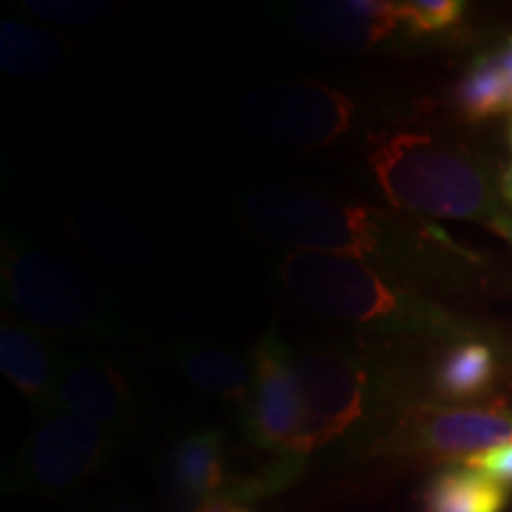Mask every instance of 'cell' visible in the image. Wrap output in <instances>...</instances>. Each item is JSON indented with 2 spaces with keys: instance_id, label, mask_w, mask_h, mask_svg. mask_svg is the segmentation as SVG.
<instances>
[{
  "instance_id": "obj_22",
  "label": "cell",
  "mask_w": 512,
  "mask_h": 512,
  "mask_svg": "<svg viewBox=\"0 0 512 512\" xmlns=\"http://www.w3.org/2000/svg\"><path fill=\"white\" fill-rule=\"evenodd\" d=\"M463 463L477 467V470L489 472L491 477L501 479L503 484H512V441L505 446L494 448V451H486L479 453V456L467 458Z\"/></svg>"
},
{
  "instance_id": "obj_15",
  "label": "cell",
  "mask_w": 512,
  "mask_h": 512,
  "mask_svg": "<svg viewBox=\"0 0 512 512\" xmlns=\"http://www.w3.org/2000/svg\"><path fill=\"white\" fill-rule=\"evenodd\" d=\"M178 373L197 392L245 406L254 384V361L211 344H181L174 349Z\"/></svg>"
},
{
  "instance_id": "obj_18",
  "label": "cell",
  "mask_w": 512,
  "mask_h": 512,
  "mask_svg": "<svg viewBox=\"0 0 512 512\" xmlns=\"http://www.w3.org/2000/svg\"><path fill=\"white\" fill-rule=\"evenodd\" d=\"M458 107L467 119L484 121L510 112V83L498 55H479L460 81Z\"/></svg>"
},
{
  "instance_id": "obj_16",
  "label": "cell",
  "mask_w": 512,
  "mask_h": 512,
  "mask_svg": "<svg viewBox=\"0 0 512 512\" xmlns=\"http://www.w3.org/2000/svg\"><path fill=\"white\" fill-rule=\"evenodd\" d=\"M508 494L501 479L456 463L441 470L425 491V512H503Z\"/></svg>"
},
{
  "instance_id": "obj_3",
  "label": "cell",
  "mask_w": 512,
  "mask_h": 512,
  "mask_svg": "<svg viewBox=\"0 0 512 512\" xmlns=\"http://www.w3.org/2000/svg\"><path fill=\"white\" fill-rule=\"evenodd\" d=\"M240 223L254 238L292 252L382 259L387 216L366 204H347L302 188L264 185L238 204Z\"/></svg>"
},
{
  "instance_id": "obj_8",
  "label": "cell",
  "mask_w": 512,
  "mask_h": 512,
  "mask_svg": "<svg viewBox=\"0 0 512 512\" xmlns=\"http://www.w3.org/2000/svg\"><path fill=\"white\" fill-rule=\"evenodd\" d=\"M254 384L245 408L247 439L264 451L304 456V403L294 375L292 351L278 335H266L252 354Z\"/></svg>"
},
{
  "instance_id": "obj_27",
  "label": "cell",
  "mask_w": 512,
  "mask_h": 512,
  "mask_svg": "<svg viewBox=\"0 0 512 512\" xmlns=\"http://www.w3.org/2000/svg\"><path fill=\"white\" fill-rule=\"evenodd\" d=\"M105 512H143V510L136 508V505H126V503H121V505H112V508H107Z\"/></svg>"
},
{
  "instance_id": "obj_7",
  "label": "cell",
  "mask_w": 512,
  "mask_h": 512,
  "mask_svg": "<svg viewBox=\"0 0 512 512\" xmlns=\"http://www.w3.org/2000/svg\"><path fill=\"white\" fill-rule=\"evenodd\" d=\"M294 375L304 403L302 453L325 446L366 413L370 370L335 349L292 351Z\"/></svg>"
},
{
  "instance_id": "obj_5",
  "label": "cell",
  "mask_w": 512,
  "mask_h": 512,
  "mask_svg": "<svg viewBox=\"0 0 512 512\" xmlns=\"http://www.w3.org/2000/svg\"><path fill=\"white\" fill-rule=\"evenodd\" d=\"M354 117L356 102L347 93L313 79L264 83L235 105V121L245 136L299 150L332 145Z\"/></svg>"
},
{
  "instance_id": "obj_2",
  "label": "cell",
  "mask_w": 512,
  "mask_h": 512,
  "mask_svg": "<svg viewBox=\"0 0 512 512\" xmlns=\"http://www.w3.org/2000/svg\"><path fill=\"white\" fill-rule=\"evenodd\" d=\"M0 283L15 316L41 335H110L117 328L105 290L55 249L3 238Z\"/></svg>"
},
{
  "instance_id": "obj_24",
  "label": "cell",
  "mask_w": 512,
  "mask_h": 512,
  "mask_svg": "<svg viewBox=\"0 0 512 512\" xmlns=\"http://www.w3.org/2000/svg\"><path fill=\"white\" fill-rule=\"evenodd\" d=\"M498 57H501V64L505 69V76H508V83H510V102H512V36L508 38V48L501 50L498 53ZM510 112H512V105H510Z\"/></svg>"
},
{
  "instance_id": "obj_21",
  "label": "cell",
  "mask_w": 512,
  "mask_h": 512,
  "mask_svg": "<svg viewBox=\"0 0 512 512\" xmlns=\"http://www.w3.org/2000/svg\"><path fill=\"white\" fill-rule=\"evenodd\" d=\"M463 10L460 0H411L401 3V24L413 34H434L458 24Z\"/></svg>"
},
{
  "instance_id": "obj_28",
  "label": "cell",
  "mask_w": 512,
  "mask_h": 512,
  "mask_svg": "<svg viewBox=\"0 0 512 512\" xmlns=\"http://www.w3.org/2000/svg\"><path fill=\"white\" fill-rule=\"evenodd\" d=\"M510 147H512V124H510Z\"/></svg>"
},
{
  "instance_id": "obj_11",
  "label": "cell",
  "mask_w": 512,
  "mask_h": 512,
  "mask_svg": "<svg viewBox=\"0 0 512 512\" xmlns=\"http://www.w3.org/2000/svg\"><path fill=\"white\" fill-rule=\"evenodd\" d=\"M226 482L223 437L200 430L183 437L159 465V491L171 512H200Z\"/></svg>"
},
{
  "instance_id": "obj_13",
  "label": "cell",
  "mask_w": 512,
  "mask_h": 512,
  "mask_svg": "<svg viewBox=\"0 0 512 512\" xmlns=\"http://www.w3.org/2000/svg\"><path fill=\"white\" fill-rule=\"evenodd\" d=\"M294 34L330 53H368L392 36L394 24L375 22L354 8V0H302L287 10Z\"/></svg>"
},
{
  "instance_id": "obj_23",
  "label": "cell",
  "mask_w": 512,
  "mask_h": 512,
  "mask_svg": "<svg viewBox=\"0 0 512 512\" xmlns=\"http://www.w3.org/2000/svg\"><path fill=\"white\" fill-rule=\"evenodd\" d=\"M200 512H249V510L240 501H235L233 496L219 494V496L209 498V501L202 505Z\"/></svg>"
},
{
  "instance_id": "obj_19",
  "label": "cell",
  "mask_w": 512,
  "mask_h": 512,
  "mask_svg": "<svg viewBox=\"0 0 512 512\" xmlns=\"http://www.w3.org/2000/svg\"><path fill=\"white\" fill-rule=\"evenodd\" d=\"M496 377V361L489 347L470 342L448 351L439 366L437 387L453 399H470L484 394Z\"/></svg>"
},
{
  "instance_id": "obj_4",
  "label": "cell",
  "mask_w": 512,
  "mask_h": 512,
  "mask_svg": "<svg viewBox=\"0 0 512 512\" xmlns=\"http://www.w3.org/2000/svg\"><path fill=\"white\" fill-rule=\"evenodd\" d=\"M278 273L299 304L339 323L394 325L415 316L399 285L354 256L290 252Z\"/></svg>"
},
{
  "instance_id": "obj_1",
  "label": "cell",
  "mask_w": 512,
  "mask_h": 512,
  "mask_svg": "<svg viewBox=\"0 0 512 512\" xmlns=\"http://www.w3.org/2000/svg\"><path fill=\"white\" fill-rule=\"evenodd\" d=\"M368 166L389 204L444 219H501L494 185L475 157L425 133H389L368 152Z\"/></svg>"
},
{
  "instance_id": "obj_10",
  "label": "cell",
  "mask_w": 512,
  "mask_h": 512,
  "mask_svg": "<svg viewBox=\"0 0 512 512\" xmlns=\"http://www.w3.org/2000/svg\"><path fill=\"white\" fill-rule=\"evenodd\" d=\"M406 432L418 451L467 460L510 444L512 415L486 408H425Z\"/></svg>"
},
{
  "instance_id": "obj_6",
  "label": "cell",
  "mask_w": 512,
  "mask_h": 512,
  "mask_svg": "<svg viewBox=\"0 0 512 512\" xmlns=\"http://www.w3.org/2000/svg\"><path fill=\"white\" fill-rule=\"evenodd\" d=\"M112 451V434L57 408L38 415L10 467V486L34 496L67 494L100 472Z\"/></svg>"
},
{
  "instance_id": "obj_12",
  "label": "cell",
  "mask_w": 512,
  "mask_h": 512,
  "mask_svg": "<svg viewBox=\"0 0 512 512\" xmlns=\"http://www.w3.org/2000/svg\"><path fill=\"white\" fill-rule=\"evenodd\" d=\"M62 358L48 347L41 332L15 318L0 325V370L5 380L34 406L36 415L57 411V382Z\"/></svg>"
},
{
  "instance_id": "obj_17",
  "label": "cell",
  "mask_w": 512,
  "mask_h": 512,
  "mask_svg": "<svg viewBox=\"0 0 512 512\" xmlns=\"http://www.w3.org/2000/svg\"><path fill=\"white\" fill-rule=\"evenodd\" d=\"M67 57V43L46 29L29 24H0V67L17 79H46Z\"/></svg>"
},
{
  "instance_id": "obj_9",
  "label": "cell",
  "mask_w": 512,
  "mask_h": 512,
  "mask_svg": "<svg viewBox=\"0 0 512 512\" xmlns=\"http://www.w3.org/2000/svg\"><path fill=\"white\" fill-rule=\"evenodd\" d=\"M57 408L79 415L107 434L126 432L136 415L126 377L112 363L91 356L62 358Z\"/></svg>"
},
{
  "instance_id": "obj_26",
  "label": "cell",
  "mask_w": 512,
  "mask_h": 512,
  "mask_svg": "<svg viewBox=\"0 0 512 512\" xmlns=\"http://www.w3.org/2000/svg\"><path fill=\"white\" fill-rule=\"evenodd\" d=\"M491 228L498 230V233L505 235V238H508V240L512 242V216L501 214V219H498Z\"/></svg>"
},
{
  "instance_id": "obj_20",
  "label": "cell",
  "mask_w": 512,
  "mask_h": 512,
  "mask_svg": "<svg viewBox=\"0 0 512 512\" xmlns=\"http://www.w3.org/2000/svg\"><path fill=\"white\" fill-rule=\"evenodd\" d=\"M24 12L60 27H91L114 12V5L100 0H24Z\"/></svg>"
},
{
  "instance_id": "obj_25",
  "label": "cell",
  "mask_w": 512,
  "mask_h": 512,
  "mask_svg": "<svg viewBox=\"0 0 512 512\" xmlns=\"http://www.w3.org/2000/svg\"><path fill=\"white\" fill-rule=\"evenodd\" d=\"M498 190H501V195L512 204V164L503 171L501 183H498Z\"/></svg>"
},
{
  "instance_id": "obj_14",
  "label": "cell",
  "mask_w": 512,
  "mask_h": 512,
  "mask_svg": "<svg viewBox=\"0 0 512 512\" xmlns=\"http://www.w3.org/2000/svg\"><path fill=\"white\" fill-rule=\"evenodd\" d=\"M67 230L81 247L112 266L143 271L155 261V249L143 230L114 211L110 204L95 200L76 202L67 216Z\"/></svg>"
}]
</instances>
